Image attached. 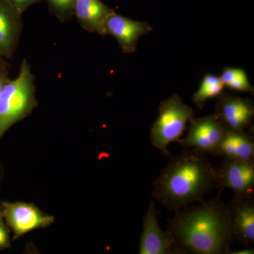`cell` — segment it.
<instances>
[{
	"mask_svg": "<svg viewBox=\"0 0 254 254\" xmlns=\"http://www.w3.org/2000/svg\"><path fill=\"white\" fill-rule=\"evenodd\" d=\"M167 232L174 254H229L234 240L228 205L218 198L176 212Z\"/></svg>",
	"mask_w": 254,
	"mask_h": 254,
	"instance_id": "obj_1",
	"label": "cell"
},
{
	"mask_svg": "<svg viewBox=\"0 0 254 254\" xmlns=\"http://www.w3.org/2000/svg\"><path fill=\"white\" fill-rule=\"evenodd\" d=\"M217 168L205 153L184 148L170 159L153 183V198L171 211L177 212L218 188Z\"/></svg>",
	"mask_w": 254,
	"mask_h": 254,
	"instance_id": "obj_2",
	"label": "cell"
},
{
	"mask_svg": "<svg viewBox=\"0 0 254 254\" xmlns=\"http://www.w3.org/2000/svg\"><path fill=\"white\" fill-rule=\"evenodd\" d=\"M38 106L36 76L23 59L18 76L5 83L0 93V140L16 123L31 115Z\"/></svg>",
	"mask_w": 254,
	"mask_h": 254,
	"instance_id": "obj_3",
	"label": "cell"
},
{
	"mask_svg": "<svg viewBox=\"0 0 254 254\" xmlns=\"http://www.w3.org/2000/svg\"><path fill=\"white\" fill-rule=\"evenodd\" d=\"M194 118V110L182 101L180 95L164 100L159 105V116L150 128V141L165 156H169L168 145L180 141L187 122Z\"/></svg>",
	"mask_w": 254,
	"mask_h": 254,
	"instance_id": "obj_4",
	"label": "cell"
},
{
	"mask_svg": "<svg viewBox=\"0 0 254 254\" xmlns=\"http://www.w3.org/2000/svg\"><path fill=\"white\" fill-rule=\"evenodd\" d=\"M0 210L5 223L12 231L14 241L33 230L46 228L55 220L53 215L45 213L33 203L0 200Z\"/></svg>",
	"mask_w": 254,
	"mask_h": 254,
	"instance_id": "obj_5",
	"label": "cell"
},
{
	"mask_svg": "<svg viewBox=\"0 0 254 254\" xmlns=\"http://www.w3.org/2000/svg\"><path fill=\"white\" fill-rule=\"evenodd\" d=\"M190 130L184 139L179 143L183 148H191L213 155L221 141L227 127L213 114L190 120Z\"/></svg>",
	"mask_w": 254,
	"mask_h": 254,
	"instance_id": "obj_6",
	"label": "cell"
},
{
	"mask_svg": "<svg viewBox=\"0 0 254 254\" xmlns=\"http://www.w3.org/2000/svg\"><path fill=\"white\" fill-rule=\"evenodd\" d=\"M217 172L220 190L230 189L239 198L254 195V160L224 158Z\"/></svg>",
	"mask_w": 254,
	"mask_h": 254,
	"instance_id": "obj_7",
	"label": "cell"
},
{
	"mask_svg": "<svg viewBox=\"0 0 254 254\" xmlns=\"http://www.w3.org/2000/svg\"><path fill=\"white\" fill-rule=\"evenodd\" d=\"M215 115L227 128L245 131L254 117L253 101L247 98L222 93L215 105Z\"/></svg>",
	"mask_w": 254,
	"mask_h": 254,
	"instance_id": "obj_8",
	"label": "cell"
},
{
	"mask_svg": "<svg viewBox=\"0 0 254 254\" xmlns=\"http://www.w3.org/2000/svg\"><path fill=\"white\" fill-rule=\"evenodd\" d=\"M104 28L105 35L115 38L125 54L135 53L140 38L152 31L149 23L131 19L115 11L107 18Z\"/></svg>",
	"mask_w": 254,
	"mask_h": 254,
	"instance_id": "obj_9",
	"label": "cell"
},
{
	"mask_svg": "<svg viewBox=\"0 0 254 254\" xmlns=\"http://www.w3.org/2000/svg\"><path fill=\"white\" fill-rule=\"evenodd\" d=\"M139 254H174L173 242L168 232L159 226L155 202L151 200L143 218V232L140 239Z\"/></svg>",
	"mask_w": 254,
	"mask_h": 254,
	"instance_id": "obj_10",
	"label": "cell"
},
{
	"mask_svg": "<svg viewBox=\"0 0 254 254\" xmlns=\"http://www.w3.org/2000/svg\"><path fill=\"white\" fill-rule=\"evenodd\" d=\"M23 23L22 14L7 0H0V56L10 59L19 45Z\"/></svg>",
	"mask_w": 254,
	"mask_h": 254,
	"instance_id": "obj_11",
	"label": "cell"
},
{
	"mask_svg": "<svg viewBox=\"0 0 254 254\" xmlns=\"http://www.w3.org/2000/svg\"><path fill=\"white\" fill-rule=\"evenodd\" d=\"M228 205L234 240L242 245L254 242V195L233 196Z\"/></svg>",
	"mask_w": 254,
	"mask_h": 254,
	"instance_id": "obj_12",
	"label": "cell"
},
{
	"mask_svg": "<svg viewBox=\"0 0 254 254\" xmlns=\"http://www.w3.org/2000/svg\"><path fill=\"white\" fill-rule=\"evenodd\" d=\"M115 12L100 0H74L73 16L80 26L90 33L105 36V22Z\"/></svg>",
	"mask_w": 254,
	"mask_h": 254,
	"instance_id": "obj_13",
	"label": "cell"
},
{
	"mask_svg": "<svg viewBox=\"0 0 254 254\" xmlns=\"http://www.w3.org/2000/svg\"><path fill=\"white\" fill-rule=\"evenodd\" d=\"M213 155L245 161L254 160V136L245 131L227 128Z\"/></svg>",
	"mask_w": 254,
	"mask_h": 254,
	"instance_id": "obj_14",
	"label": "cell"
},
{
	"mask_svg": "<svg viewBox=\"0 0 254 254\" xmlns=\"http://www.w3.org/2000/svg\"><path fill=\"white\" fill-rule=\"evenodd\" d=\"M225 87L219 76L208 73L202 80L199 88L192 96V100L199 109H203L209 99L222 94Z\"/></svg>",
	"mask_w": 254,
	"mask_h": 254,
	"instance_id": "obj_15",
	"label": "cell"
},
{
	"mask_svg": "<svg viewBox=\"0 0 254 254\" xmlns=\"http://www.w3.org/2000/svg\"><path fill=\"white\" fill-rule=\"evenodd\" d=\"M220 78L224 86L233 91L250 92L254 94V88L249 81L247 73L242 68L225 67Z\"/></svg>",
	"mask_w": 254,
	"mask_h": 254,
	"instance_id": "obj_16",
	"label": "cell"
},
{
	"mask_svg": "<svg viewBox=\"0 0 254 254\" xmlns=\"http://www.w3.org/2000/svg\"><path fill=\"white\" fill-rule=\"evenodd\" d=\"M50 14L60 23L70 21L73 17L74 0H46Z\"/></svg>",
	"mask_w": 254,
	"mask_h": 254,
	"instance_id": "obj_17",
	"label": "cell"
},
{
	"mask_svg": "<svg viewBox=\"0 0 254 254\" xmlns=\"http://www.w3.org/2000/svg\"><path fill=\"white\" fill-rule=\"evenodd\" d=\"M11 247L10 230L4 220L0 222V252L9 250Z\"/></svg>",
	"mask_w": 254,
	"mask_h": 254,
	"instance_id": "obj_18",
	"label": "cell"
},
{
	"mask_svg": "<svg viewBox=\"0 0 254 254\" xmlns=\"http://www.w3.org/2000/svg\"><path fill=\"white\" fill-rule=\"evenodd\" d=\"M7 1L12 4L18 12L23 14L28 8L31 7L33 5L41 2L43 0H7Z\"/></svg>",
	"mask_w": 254,
	"mask_h": 254,
	"instance_id": "obj_19",
	"label": "cell"
},
{
	"mask_svg": "<svg viewBox=\"0 0 254 254\" xmlns=\"http://www.w3.org/2000/svg\"><path fill=\"white\" fill-rule=\"evenodd\" d=\"M9 66L4 58L0 59V93L6 82L9 79Z\"/></svg>",
	"mask_w": 254,
	"mask_h": 254,
	"instance_id": "obj_20",
	"label": "cell"
},
{
	"mask_svg": "<svg viewBox=\"0 0 254 254\" xmlns=\"http://www.w3.org/2000/svg\"><path fill=\"white\" fill-rule=\"evenodd\" d=\"M229 254H254V250H250V249H246V250L238 251V252H230Z\"/></svg>",
	"mask_w": 254,
	"mask_h": 254,
	"instance_id": "obj_21",
	"label": "cell"
},
{
	"mask_svg": "<svg viewBox=\"0 0 254 254\" xmlns=\"http://www.w3.org/2000/svg\"><path fill=\"white\" fill-rule=\"evenodd\" d=\"M4 167H3L2 163L0 161V188L1 186V182H2L3 178H4Z\"/></svg>",
	"mask_w": 254,
	"mask_h": 254,
	"instance_id": "obj_22",
	"label": "cell"
},
{
	"mask_svg": "<svg viewBox=\"0 0 254 254\" xmlns=\"http://www.w3.org/2000/svg\"><path fill=\"white\" fill-rule=\"evenodd\" d=\"M3 218H2V215H1V210H0V222L1 221H3Z\"/></svg>",
	"mask_w": 254,
	"mask_h": 254,
	"instance_id": "obj_23",
	"label": "cell"
},
{
	"mask_svg": "<svg viewBox=\"0 0 254 254\" xmlns=\"http://www.w3.org/2000/svg\"><path fill=\"white\" fill-rule=\"evenodd\" d=\"M1 58H1V56H0V59H1Z\"/></svg>",
	"mask_w": 254,
	"mask_h": 254,
	"instance_id": "obj_24",
	"label": "cell"
}]
</instances>
